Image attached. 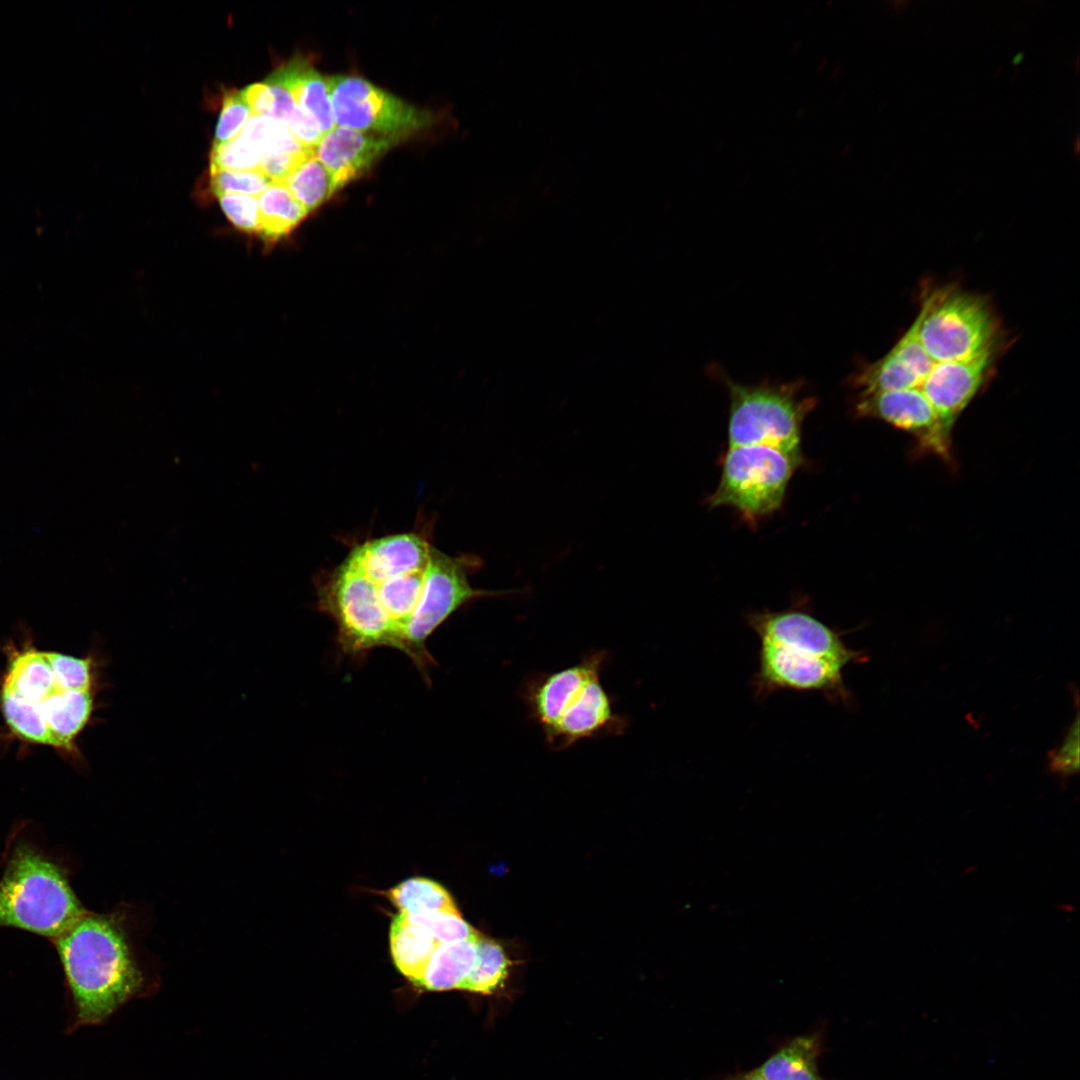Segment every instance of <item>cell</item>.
Wrapping results in <instances>:
<instances>
[{
    "label": "cell",
    "mask_w": 1080,
    "mask_h": 1080,
    "mask_svg": "<svg viewBox=\"0 0 1080 1080\" xmlns=\"http://www.w3.org/2000/svg\"><path fill=\"white\" fill-rule=\"evenodd\" d=\"M79 1024H100L147 980L118 913L87 912L55 940Z\"/></svg>",
    "instance_id": "cell-1"
},
{
    "label": "cell",
    "mask_w": 1080,
    "mask_h": 1080,
    "mask_svg": "<svg viewBox=\"0 0 1080 1080\" xmlns=\"http://www.w3.org/2000/svg\"><path fill=\"white\" fill-rule=\"evenodd\" d=\"M605 660V651H594L574 665L525 683L523 699L552 749L624 732L627 721L616 713L601 682Z\"/></svg>",
    "instance_id": "cell-2"
},
{
    "label": "cell",
    "mask_w": 1080,
    "mask_h": 1080,
    "mask_svg": "<svg viewBox=\"0 0 1080 1080\" xmlns=\"http://www.w3.org/2000/svg\"><path fill=\"white\" fill-rule=\"evenodd\" d=\"M85 913L60 865L29 843L13 847L0 881V927L55 940Z\"/></svg>",
    "instance_id": "cell-3"
},
{
    "label": "cell",
    "mask_w": 1080,
    "mask_h": 1080,
    "mask_svg": "<svg viewBox=\"0 0 1080 1080\" xmlns=\"http://www.w3.org/2000/svg\"><path fill=\"white\" fill-rule=\"evenodd\" d=\"M717 375L729 393V447L766 445L803 457L802 425L818 401L803 392V380L748 385Z\"/></svg>",
    "instance_id": "cell-4"
},
{
    "label": "cell",
    "mask_w": 1080,
    "mask_h": 1080,
    "mask_svg": "<svg viewBox=\"0 0 1080 1080\" xmlns=\"http://www.w3.org/2000/svg\"><path fill=\"white\" fill-rule=\"evenodd\" d=\"M915 319L934 362L966 361L1007 344L990 301L953 284L929 291Z\"/></svg>",
    "instance_id": "cell-5"
},
{
    "label": "cell",
    "mask_w": 1080,
    "mask_h": 1080,
    "mask_svg": "<svg viewBox=\"0 0 1080 1080\" xmlns=\"http://www.w3.org/2000/svg\"><path fill=\"white\" fill-rule=\"evenodd\" d=\"M317 607L333 619L337 643L349 656L378 647L401 650V642L385 614L373 583L345 558L316 582Z\"/></svg>",
    "instance_id": "cell-6"
},
{
    "label": "cell",
    "mask_w": 1080,
    "mask_h": 1080,
    "mask_svg": "<svg viewBox=\"0 0 1080 1080\" xmlns=\"http://www.w3.org/2000/svg\"><path fill=\"white\" fill-rule=\"evenodd\" d=\"M803 457L766 445L728 447L721 461V477L708 497L710 507L735 509L750 525L783 504L788 484Z\"/></svg>",
    "instance_id": "cell-7"
},
{
    "label": "cell",
    "mask_w": 1080,
    "mask_h": 1080,
    "mask_svg": "<svg viewBox=\"0 0 1080 1080\" xmlns=\"http://www.w3.org/2000/svg\"><path fill=\"white\" fill-rule=\"evenodd\" d=\"M474 555L451 556L434 549L421 601L404 633V651L421 670L432 663L426 642L453 613L483 597H498L519 590L489 591L472 587L469 575L480 568Z\"/></svg>",
    "instance_id": "cell-8"
},
{
    "label": "cell",
    "mask_w": 1080,
    "mask_h": 1080,
    "mask_svg": "<svg viewBox=\"0 0 1080 1080\" xmlns=\"http://www.w3.org/2000/svg\"><path fill=\"white\" fill-rule=\"evenodd\" d=\"M335 126L407 138L431 126V112L415 107L364 78L325 77Z\"/></svg>",
    "instance_id": "cell-9"
},
{
    "label": "cell",
    "mask_w": 1080,
    "mask_h": 1080,
    "mask_svg": "<svg viewBox=\"0 0 1080 1080\" xmlns=\"http://www.w3.org/2000/svg\"><path fill=\"white\" fill-rule=\"evenodd\" d=\"M841 661L760 642L754 696L762 699L780 690L819 692L829 701L849 705L854 697L846 687Z\"/></svg>",
    "instance_id": "cell-10"
},
{
    "label": "cell",
    "mask_w": 1080,
    "mask_h": 1080,
    "mask_svg": "<svg viewBox=\"0 0 1080 1080\" xmlns=\"http://www.w3.org/2000/svg\"><path fill=\"white\" fill-rule=\"evenodd\" d=\"M746 621L760 642L827 657L846 665L862 663L867 659L865 651L846 645L842 639L843 632L816 618L801 603L780 611L763 609L750 612L746 615Z\"/></svg>",
    "instance_id": "cell-11"
},
{
    "label": "cell",
    "mask_w": 1080,
    "mask_h": 1080,
    "mask_svg": "<svg viewBox=\"0 0 1080 1080\" xmlns=\"http://www.w3.org/2000/svg\"><path fill=\"white\" fill-rule=\"evenodd\" d=\"M855 414L883 421L914 437L918 451L951 458L952 430L919 389L858 394Z\"/></svg>",
    "instance_id": "cell-12"
},
{
    "label": "cell",
    "mask_w": 1080,
    "mask_h": 1080,
    "mask_svg": "<svg viewBox=\"0 0 1080 1080\" xmlns=\"http://www.w3.org/2000/svg\"><path fill=\"white\" fill-rule=\"evenodd\" d=\"M1003 350L1001 346L966 361L933 362L919 390L947 428L953 431L963 410L989 383Z\"/></svg>",
    "instance_id": "cell-13"
},
{
    "label": "cell",
    "mask_w": 1080,
    "mask_h": 1080,
    "mask_svg": "<svg viewBox=\"0 0 1080 1080\" xmlns=\"http://www.w3.org/2000/svg\"><path fill=\"white\" fill-rule=\"evenodd\" d=\"M335 126L314 148L336 190L365 174L390 149L405 140Z\"/></svg>",
    "instance_id": "cell-14"
},
{
    "label": "cell",
    "mask_w": 1080,
    "mask_h": 1080,
    "mask_svg": "<svg viewBox=\"0 0 1080 1080\" xmlns=\"http://www.w3.org/2000/svg\"><path fill=\"white\" fill-rule=\"evenodd\" d=\"M284 87L295 105L308 115L324 135L335 127L330 96L323 77L304 57H294L266 79Z\"/></svg>",
    "instance_id": "cell-15"
},
{
    "label": "cell",
    "mask_w": 1080,
    "mask_h": 1080,
    "mask_svg": "<svg viewBox=\"0 0 1080 1080\" xmlns=\"http://www.w3.org/2000/svg\"><path fill=\"white\" fill-rule=\"evenodd\" d=\"M95 691L58 689L41 705L52 735V746L75 751V739L88 725L95 710Z\"/></svg>",
    "instance_id": "cell-16"
},
{
    "label": "cell",
    "mask_w": 1080,
    "mask_h": 1080,
    "mask_svg": "<svg viewBox=\"0 0 1080 1080\" xmlns=\"http://www.w3.org/2000/svg\"><path fill=\"white\" fill-rule=\"evenodd\" d=\"M822 1041L819 1031L796 1036L756 1070L765 1080H825L818 1069Z\"/></svg>",
    "instance_id": "cell-17"
},
{
    "label": "cell",
    "mask_w": 1080,
    "mask_h": 1080,
    "mask_svg": "<svg viewBox=\"0 0 1080 1080\" xmlns=\"http://www.w3.org/2000/svg\"><path fill=\"white\" fill-rule=\"evenodd\" d=\"M389 942L396 968L411 983L419 986L425 968L440 943L425 928L410 922L400 912L392 919Z\"/></svg>",
    "instance_id": "cell-18"
},
{
    "label": "cell",
    "mask_w": 1080,
    "mask_h": 1080,
    "mask_svg": "<svg viewBox=\"0 0 1080 1080\" xmlns=\"http://www.w3.org/2000/svg\"><path fill=\"white\" fill-rule=\"evenodd\" d=\"M479 935L440 943L425 968L419 987L430 991L461 989L474 966Z\"/></svg>",
    "instance_id": "cell-19"
},
{
    "label": "cell",
    "mask_w": 1080,
    "mask_h": 1080,
    "mask_svg": "<svg viewBox=\"0 0 1080 1080\" xmlns=\"http://www.w3.org/2000/svg\"><path fill=\"white\" fill-rule=\"evenodd\" d=\"M3 687L38 705L59 689L44 651L34 648L18 653L11 659Z\"/></svg>",
    "instance_id": "cell-20"
},
{
    "label": "cell",
    "mask_w": 1080,
    "mask_h": 1080,
    "mask_svg": "<svg viewBox=\"0 0 1080 1080\" xmlns=\"http://www.w3.org/2000/svg\"><path fill=\"white\" fill-rule=\"evenodd\" d=\"M257 198V237L266 244H274L288 236L308 215L283 183L272 182Z\"/></svg>",
    "instance_id": "cell-21"
},
{
    "label": "cell",
    "mask_w": 1080,
    "mask_h": 1080,
    "mask_svg": "<svg viewBox=\"0 0 1080 1080\" xmlns=\"http://www.w3.org/2000/svg\"><path fill=\"white\" fill-rule=\"evenodd\" d=\"M386 895L399 912L406 915L460 913L449 892L436 881L424 877L407 879L388 890Z\"/></svg>",
    "instance_id": "cell-22"
},
{
    "label": "cell",
    "mask_w": 1080,
    "mask_h": 1080,
    "mask_svg": "<svg viewBox=\"0 0 1080 1080\" xmlns=\"http://www.w3.org/2000/svg\"><path fill=\"white\" fill-rule=\"evenodd\" d=\"M511 961L503 946L479 935L476 943V960L461 990L482 995H494L502 991L509 977Z\"/></svg>",
    "instance_id": "cell-23"
},
{
    "label": "cell",
    "mask_w": 1080,
    "mask_h": 1080,
    "mask_svg": "<svg viewBox=\"0 0 1080 1080\" xmlns=\"http://www.w3.org/2000/svg\"><path fill=\"white\" fill-rule=\"evenodd\" d=\"M283 184L308 214L337 192L331 175L315 154L299 166Z\"/></svg>",
    "instance_id": "cell-24"
},
{
    "label": "cell",
    "mask_w": 1080,
    "mask_h": 1080,
    "mask_svg": "<svg viewBox=\"0 0 1080 1080\" xmlns=\"http://www.w3.org/2000/svg\"><path fill=\"white\" fill-rule=\"evenodd\" d=\"M0 703L4 719L16 735L35 744L52 746V735L40 705L18 697L5 687L0 693Z\"/></svg>",
    "instance_id": "cell-25"
},
{
    "label": "cell",
    "mask_w": 1080,
    "mask_h": 1080,
    "mask_svg": "<svg viewBox=\"0 0 1080 1080\" xmlns=\"http://www.w3.org/2000/svg\"><path fill=\"white\" fill-rule=\"evenodd\" d=\"M44 653L60 689L95 691L96 663L92 657H76L53 651Z\"/></svg>",
    "instance_id": "cell-26"
},
{
    "label": "cell",
    "mask_w": 1080,
    "mask_h": 1080,
    "mask_svg": "<svg viewBox=\"0 0 1080 1080\" xmlns=\"http://www.w3.org/2000/svg\"><path fill=\"white\" fill-rule=\"evenodd\" d=\"M261 160L260 153L241 135L226 143H213L210 154V172L218 170L255 171Z\"/></svg>",
    "instance_id": "cell-27"
},
{
    "label": "cell",
    "mask_w": 1080,
    "mask_h": 1080,
    "mask_svg": "<svg viewBox=\"0 0 1080 1080\" xmlns=\"http://www.w3.org/2000/svg\"><path fill=\"white\" fill-rule=\"evenodd\" d=\"M403 915L410 922L425 928L439 943L469 939L479 934L462 918L460 913L430 912Z\"/></svg>",
    "instance_id": "cell-28"
},
{
    "label": "cell",
    "mask_w": 1080,
    "mask_h": 1080,
    "mask_svg": "<svg viewBox=\"0 0 1080 1080\" xmlns=\"http://www.w3.org/2000/svg\"><path fill=\"white\" fill-rule=\"evenodd\" d=\"M210 176V187L217 197L224 194H242L258 197L272 183L258 170H218L210 172Z\"/></svg>",
    "instance_id": "cell-29"
},
{
    "label": "cell",
    "mask_w": 1080,
    "mask_h": 1080,
    "mask_svg": "<svg viewBox=\"0 0 1080 1080\" xmlns=\"http://www.w3.org/2000/svg\"><path fill=\"white\" fill-rule=\"evenodd\" d=\"M220 207L230 223L240 232L258 235V198L242 194H224L217 197Z\"/></svg>",
    "instance_id": "cell-30"
},
{
    "label": "cell",
    "mask_w": 1080,
    "mask_h": 1080,
    "mask_svg": "<svg viewBox=\"0 0 1080 1080\" xmlns=\"http://www.w3.org/2000/svg\"><path fill=\"white\" fill-rule=\"evenodd\" d=\"M252 115L240 91L227 95L223 100L214 143H226L236 138Z\"/></svg>",
    "instance_id": "cell-31"
},
{
    "label": "cell",
    "mask_w": 1080,
    "mask_h": 1080,
    "mask_svg": "<svg viewBox=\"0 0 1080 1080\" xmlns=\"http://www.w3.org/2000/svg\"><path fill=\"white\" fill-rule=\"evenodd\" d=\"M1079 729L1077 711L1075 720L1066 731L1061 744L1048 754L1049 770L1052 773L1068 778L1079 772Z\"/></svg>",
    "instance_id": "cell-32"
},
{
    "label": "cell",
    "mask_w": 1080,
    "mask_h": 1080,
    "mask_svg": "<svg viewBox=\"0 0 1080 1080\" xmlns=\"http://www.w3.org/2000/svg\"><path fill=\"white\" fill-rule=\"evenodd\" d=\"M249 105L253 115L270 117L272 113L273 96L267 83H254L240 91Z\"/></svg>",
    "instance_id": "cell-33"
},
{
    "label": "cell",
    "mask_w": 1080,
    "mask_h": 1080,
    "mask_svg": "<svg viewBox=\"0 0 1080 1080\" xmlns=\"http://www.w3.org/2000/svg\"><path fill=\"white\" fill-rule=\"evenodd\" d=\"M725 1080H765V1079L755 1069L753 1071H749V1072H746V1073H739V1074L731 1076V1077H729V1078H727Z\"/></svg>",
    "instance_id": "cell-34"
},
{
    "label": "cell",
    "mask_w": 1080,
    "mask_h": 1080,
    "mask_svg": "<svg viewBox=\"0 0 1080 1080\" xmlns=\"http://www.w3.org/2000/svg\"><path fill=\"white\" fill-rule=\"evenodd\" d=\"M1023 57H1024V52L1023 51H1020L1019 53H1017L1013 57V60H1012L1013 64L1014 65L1018 64L1023 59Z\"/></svg>",
    "instance_id": "cell-35"
},
{
    "label": "cell",
    "mask_w": 1080,
    "mask_h": 1080,
    "mask_svg": "<svg viewBox=\"0 0 1080 1080\" xmlns=\"http://www.w3.org/2000/svg\"><path fill=\"white\" fill-rule=\"evenodd\" d=\"M1078 151H1079V137L1077 136L1076 140H1075V153L1077 154Z\"/></svg>",
    "instance_id": "cell-36"
}]
</instances>
